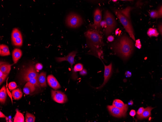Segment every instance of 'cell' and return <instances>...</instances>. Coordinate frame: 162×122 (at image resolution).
<instances>
[{
    "instance_id": "f6af8a7d",
    "label": "cell",
    "mask_w": 162,
    "mask_h": 122,
    "mask_svg": "<svg viewBox=\"0 0 162 122\" xmlns=\"http://www.w3.org/2000/svg\"><path fill=\"white\" fill-rule=\"evenodd\" d=\"M0 118H6V116L1 112L0 111Z\"/></svg>"
},
{
    "instance_id": "ab89813d",
    "label": "cell",
    "mask_w": 162,
    "mask_h": 122,
    "mask_svg": "<svg viewBox=\"0 0 162 122\" xmlns=\"http://www.w3.org/2000/svg\"><path fill=\"white\" fill-rule=\"evenodd\" d=\"M7 76L0 77V84L1 85L7 77Z\"/></svg>"
},
{
    "instance_id": "8d00e7d4",
    "label": "cell",
    "mask_w": 162,
    "mask_h": 122,
    "mask_svg": "<svg viewBox=\"0 0 162 122\" xmlns=\"http://www.w3.org/2000/svg\"><path fill=\"white\" fill-rule=\"evenodd\" d=\"M80 74L82 75H84L87 74V71L85 69H83L80 72Z\"/></svg>"
},
{
    "instance_id": "52a82bcc",
    "label": "cell",
    "mask_w": 162,
    "mask_h": 122,
    "mask_svg": "<svg viewBox=\"0 0 162 122\" xmlns=\"http://www.w3.org/2000/svg\"><path fill=\"white\" fill-rule=\"evenodd\" d=\"M51 93L52 99L55 102L63 103L67 101L68 99L66 95L61 91L52 89Z\"/></svg>"
},
{
    "instance_id": "5b68a950",
    "label": "cell",
    "mask_w": 162,
    "mask_h": 122,
    "mask_svg": "<svg viewBox=\"0 0 162 122\" xmlns=\"http://www.w3.org/2000/svg\"><path fill=\"white\" fill-rule=\"evenodd\" d=\"M105 21L106 24L105 34L107 36L113 31L116 25L114 17L108 10L106 11L105 13Z\"/></svg>"
},
{
    "instance_id": "cb8c5ba5",
    "label": "cell",
    "mask_w": 162,
    "mask_h": 122,
    "mask_svg": "<svg viewBox=\"0 0 162 122\" xmlns=\"http://www.w3.org/2000/svg\"><path fill=\"white\" fill-rule=\"evenodd\" d=\"M35 119V117L33 114L26 112L25 116L26 122H34Z\"/></svg>"
},
{
    "instance_id": "44dd1931",
    "label": "cell",
    "mask_w": 162,
    "mask_h": 122,
    "mask_svg": "<svg viewBox=\"0 0 162 122\" xmlns=\"http://www.w3.org/2000/svg\"><path fill=\"white\" fill-rule=\"evenodd\" d=\"M16 113L14 118V122H24V117L23 114L20 113L18 109L16 110Z\"/></svg>"
},
{
    "instance_id": "83f0119b",
    "label": "cell",
    "mask_w": 162,
    "mask_h": 122,
    "mask_svg": "<svg viewBox=\"0 0 162 122\" xmlns=\"http://www.w3.org/2000/svg\"><path fill=\"white\" fill-rule=\"evenodd\" d=\"M37 77L38 76L33 78L27 80V81L30 82L32 84H34L35 86L38 87L40 88V86L38 83Z\"/></svg>"
},
{
    "instance_id": "74e56055",
    "label": "cell",
    "mask_w": 162,
    "mask_h": 122,
    "mask_svg": "<svg viewBox=\"0 0 162 122\" xmlns=\"http://www.w3.org/2000/svg\"><path fill=\"white\" fill-rule=\"evenodd\" d=\"M100 25L102 27H104L105 28L106 27V24L105 21H102L101 22Z\"/></svg>"
},
{
    "instance_id": "7c38bea8",
    "label": "cell",
    "mask_w": 162,
    "mask_h": 122,
    "mask_svg": "<svg viewBox=\"0 0 162 122\" xmlns=\"http://www.w3.org/2000/svg\"><path fill=\"white\" fill-rule=\"evenodd\" d=\"M112 105L126 112L128 109V104H125L122 101L119 99L114 100L113 103Z\"/></svg>"
},
{
    "instance_id": "277c9868",
    "label": "cell",
    "mask_w": 162,
    "mask_h": 122,
    "mask_svg": "<svg viewBox=\"0 0 162 122\" xmlns=\"http://www.w3.org/2000/svg\"><path fill=\"white\" fill-rule=\"evenodd\" d=\"M67 25L70 28H74L80 26L83 23L81 17L74 13H71L68 15L66 19Z\"/></svg>"
},
{
    "instance_id": "ac0fdd59",
    "label": "cell",
    "mask_w": 162,
    "mask_h": 122,
    "mask_svg": "<svg viewBox=\"0 0 162 122\" xmlns=\"http://www.w3.org/2000/svg\"><path fill=\"white\" fill-rule=\"evenodd\" d=\"M7 94L6 88L4 85L0 90V102L2 103H4L6 98Z\"/></svg>"
},
{
    "instance_id": "d4e9b609",
    "label": "cell",
    "mask_w": 162,
    "mask_h": 122,
    "mask_svg": "<svg viewBox=\"0 0 162 122\" xmlns=\"http://www.w3.org/2000/svg\"><path fill=\"white\" fill-rule=\"evenodd\" d=\"M22 36L20 32L18 29L15 28L13 29L11 34L12 40Z\"/></svg>"
},
{
    "instance_id": "7bdbcfd3",
    "label": "cell",
    "mask_w": 162,
    "mask_h": 122,
    "mask_svg": "<svg viewBox=\"0 0 162 122\" xmlns=\"http://www.w3.org/2000/svg\"><path fill=\"white\" fill-rule=\"evenodd\" d=\"M158 29L160 34L162 36V24L159 25L158 26Z\"/></svg>"
},
{
    "instance_id": "8992f818",
    "label": "cell",
    "mask_w": 162,
    "mask_h": 122,
    "mask_svg": "<svg viewBox=\"0 0 162 122\" xmlns=\"http://www.w3.org/2000/svg\"><path fill=\"white\" fill-rule=\"evenodd\" d=\"M76 50L70 52L67 56L63 57H57L56 59L58 62L66 61L68 62L70 64L72 73V77L74 80H75L77 78V75L75 72L74 71L73 68L72 66L74 63V58L77 53Z\"/></svg>"
},
{
    "instance_id": "5bb4252c",
    "label": "cell",
    "mask_w": 162,
    "mask_h": 122,
    "mask_svg": "<svg viewBox=\"0 0 162 122\" xmlns=\"http://www.w3.org/2000/svg\"><path fill=\"white\" fill-rule=\"evenodd\" d=\"M154 108L151 106L147 107L144 109V111L141 115L137 116L138 118L141 120L148 118L151 115V111Z\"/></svg>"
},
{
    "instance_id": "ffe728a7",
    "label": "cell",
    "mask_w": 162,
    "mask_h": 122,
    "mask_svg": "<svg viewBox=\"0 0 162 122\" xmlns=\"http://www.w3.org/2000/svg\"><path fill=\"white\" fill-rule=\"evenodd\" d=\"M0 54L2 56H7L10 54L8 47L6 45H0Z\"/></svg>"
},
{
    "instance_id": "d6a6232c",
    "label": "cell",
    "mask_w": 162,
    "mask_h": 122,
    "mask_svg": "<svg viewBox=\"0 0 162 122\" xmlns=\"http://www.w3.org/2000/svg\"><path fill=\"white\" fill-rule=\"evenodd\" d=\"M43 68L42 65L40 63H37L35 65V68L37 70H41Z\"/></svg>"
},
{
    "instance_id": "c3c4849f",
    "label": "cell",
    "mask_w": 162,
    "mask_h": 122,
    "mask_svg": "<svg viewBox=\"0 0 162 122\" xmlns=\"http://www.w3.org/2000/svg\"><path fill=\"white\" fill-rule=\"evenodd\" d=\"M112 1L114 2H116V1L117 0H113Z\"/></svg>"
},
{
    "instance_id": "3957f363",
    "label": "cell",
    "mask_w": 162,
    "mask_h": 122,
    "mask_svg": "<svg viewBox=\"0 0 162 122\" xmlns=\"http://www.w3.org/2000/svg\"><path fill=\"white\" fill-rule=\"evenodd\" d=\"M114 12L126 31L132 38L135 41L134 30L130 19L119 12L118 9H115Z\"/></svg>"
},
{
    "instance_id": "6da1fadb",
    "label": "cell",
    "mask_w": 162,
    "mask_h": 122,
    "mask_svg": "<svg viewBox=\"0 0 162 122\" xmlns=\"http://www.w3.org/2000/svg\"><path fill=\"white\" fill-rule=\"evenodd\" d=\"M114 51L125 60H126L132 53L134 48L132 40L126 36H123L111 46Z\"/></svg>"
},
{
    "instance_id": "e0dca14e",
    "label": "cell",
    "mask_w": 162,
    "mask_h": 122,
    "mask_svg": "<svg viewBox=\"0 0 162 122\" xmlns=\"http://www.w3.org/2000/svg\"><path fill=\"white\" fill-rule=\"evenodd\" d=\"M22 55V51L18 48H15L12 53V57L13 62L15 63L21 57Z\"/></svg>"
},
{
    "instance_id": "4fadbf2b",
    "label": "cell",
    "mask_w": 162,
    "mask_h": 122,
    "mask_svg": "<svg viewBox=\"0 0 162 122\" xmlns=\"http://www.w3.org/2000/svg\"><path fill=\"white\" fill-rule=\"evenodd\" d=\"M35 89V85L29 82L26 83L23 89L24 92L26 95L33 92Z\"/></svg>"
},
{
    "instance_id": "f546056e",
    "label": "cell",
    "mask_w": 162,
    "mask_h": 122,
    "mask_svg": "<svg viewBox=\"0 0 162 122\" xmlns=\"http://www.w3.org/2000/svg\"><path fill=\"white\" fill-rule=\"evenodd\" d=\"M83 69L82 65L80 63H78L75 65L74 67V71L75 72L81 71Z\"/></svg>"
},
{
    "instance_id": "7402d4cb",
    "label": "cell",
    "mask_w": 162,
    "mask_h": 122,
    "mask_svg": "<svg viewBox=\"0 0 162 122\" xmlns=\"http://www.w3.org/2000/svg\"><path fill=\"white\" fill-rule=\"evenodd\" d=\"M132 9L131 7H128L126 8L123 9L118 10L119 12L130 19V12Z\"/></svg>"
},
{
    "instance_id": "603a6c76",
    "label": "cell",
    "mask_w": 162,
    "mask_h": 122,
    "mask_svg": "<svg viewBox=\"0 0 162 122\" xmlns=\"http://www.w3.org/2000/svg\"><path fill=\"white\" fill-rule=\"evenodd\" d=\"M147 34L148 36L150 37L154 36L157 37L159 35V33L156 28H151L148 29Z\"/></svg>"
},
{
    "instance_id": "b9f144b4",
    "label": "cell",
    "mask_w": 162,
    "mask_h": 122,
    "mask_svg": "<svg viewBox=\"0 0 162 122\" xmlns=\"http://www.w3.org/2000/svg\"><path fill=\"white\" fill-rule=\"evenodd\" d=\"M125 76L127 77H129L131 76V73L129 71H127L125 73Z\"/></svg>"
},
{
    "instance_id": "f35d334b",
    "label": "cell",
    "mask_w": 162,
    "mask_h": 122,
    "mask_svg": "<svg viewBox=\"0 0 162 122\" xmlns=\"http://www.w3.org/2000/svg\"><path fill=\"white\" fill-rule=\"evenodd\" d=\"M136 114L135 110H131L130 113V115L131 116L133 117L135 116Z\"/></svg>"
},
{
    "instance_id": "7dc6e473",
    "label": "cell",
    "mask_w": 162,
    "mask_h": 122,
    "mask_svg": "<svg viewBox=\"0 0 162 122\" xmlns=\"http://www.w3.org/2000/svg\"><path fill=\"white\" fill-rule=\"evenodd\" d=\"M119 29V28H118L115 30V33L116 35H117L119 33V31H118Z\"/></svg>"
},
{
    "instance_id": "9c48e42d",
    "label": "cell",
    "mask_w": 162,
    "mask_h": 122,
    "mask_svg": "<svg viewBox=\"0 0 162 122\" xmlns=\"http://www.w3.org/2000/svg\"><path fill=\"white\" fill-rule=\"evenodd\" d=\"M107 107L110 113L114 117L121 118L124 117L126 116V112L115 107L113 105H108Z\"/></svg>"
},
{
    "instance_id": "9a60e30c",
    "label": "cell",
    "mask_w": 162,
    "mask_h": 122,
    "mask_svg": "<svg viewBox=\"0 0 162 122\" xmlns=\"http://www.w3.org/2000/svg\"><path fill=\"white\" fill-rule=\"evenodd\" d=\"M46 75L45 72H42L39 74L38 76V80L40 86L42 87L47 86L46 83Z\"/></svg>"
},
{
    "instance_id": "7a4b0ae2",
    "label": "cell",
    "mask_w": 162,
    "mask_h": 122,
    "mask_svg": "<svg viewBox=\"0 0 162 122\" xmlns=\"http://www.w3.org/2000/svg\"><path fill=\"white\" fill-rule=\"evenodd\" d=\"M85 35L88 45L90 49V53L100 57L101 54V49L104 44L102 36L97 31L91 30L86 32Z\"/></svg>"
},
{
    "instance_id": "836d02e7",
    "label": "cell",
    "mask_w": 162,
    "mask_h": 122,
    "mask_svg": "<svg viewBox=\"0 0 162 122\" xmlns=\"http://www.w3.org/2000/svg\"><path fill=\"white\" fill-rule=\"evenodd\" d=\"M144 110L143 107H140L138 110L137 112V116L141 115L143 113Z\"/></svg>"
},
{
    "instance_id": "4dcf8cb0",
    "label": "cell",
    "mask_w": 162,
    "mask_h": 122,
    "mask_svg": "<svg viewBox=\"0 0 162 122\" xmlns=\"http://www.w3.org/2000/svg\"><path fill=\"white\" fill-rule=\"evenodd\" d=\"M56 80V79L52 75H49L47 77V81L49 85Z\"/></svg>"
},
{
    "instance_id": "484cf974",
    "label": "cell",
    "mask_w": 162,
    "mask_h": 122,
    "mask_svg": "<svg viewBox=\"0 0 162 122\" xmlns=\"http://www.w3.org/2000/svg\"><path fill=\"white\" fill-rule=\"evenodd\" d=\"M12 40L13 44L14 45L20 46L22 45L23 39L22 36L16 38Z\"/></svg>"
},
{
    "instance_id": "ba28073f",
    "label": "cell",
    "mask_w": 162,
    "mask_h": 122,
    "mask_svg": "<svg viewBox=\"0 0 162 122\" xmlns=\"http://www.w3.org/2000/svg\"><path fill=\"white\" fill-rule=\"evenodd\" d=\"M34 67L30 66L24 71L23 76L24 80L27 81L28 80L38 76L39 74Z\"/></svg>"
},
{
    "instance_id": "d590c367",
    "label": "cell",
    "mask_w": 162,
    "mask_h": 122,
    "mask_svg": "<svg viewBox=\"0 0 162 122\" xmlns=\"http://www.w3.org/2000/svg\"><path fill=\"white\" fill-rule=\"evenodd\" d=\"M135 46L139 49H140L141 48V45L139 39H138L136 41Z\"/></svg>"
},
{
    "instance_id": "60d3db41",
    "label": "cell",
    "mask_w": 162,
    "mask_h": 122,
    "mask_svg": "<svg viewBox=\"0 0 162 122\" xmlns=\"http://www.w3.org/2000/svg\"><path fill=\"white\" fill-rule=\"evenodd\" d=\"M114 37L112 36H109L107 38L109 42H112L114 40Z\"/></svg>"
},
{
    "instance_id": "2e32d148",
    "label": "cell",
    "mask_w": 162,
    "mask_h": 122,
    "mask_svg": "<svg viewBox=\"0 0 162 122\" xmlns=\"http://www.w3.org/2000/svg\"><path fill=\"white\" fill-rule=\"evenodd\" d=\"M11 65L4 62H0V70L5 74H8L11 69Z\"/></svg>"
},
{
    "instance_id": "ee69618b",
    "label": "cell",
    "mask_w": 162,
    "mask_h": 122,
    "mask_svg": "<svg viewBox=\"0 0 162 122\" xmlns=\"http://www.w3.org/2000/svg\"><path fill=\"white\" fill-rule=\"evenodd\" d=\"M8 74H5L0 70V77L8 76Z\"/></svg>"
},
{
    "instance_id": "30bf717a",
    "label": "cell",
    "mask_w": 162,
    "mask_h": 122,
    "mask_svg": "<svg viewBox=\"0 0 162 122\" xmlns=\"http://www.w3.org/2000/svg\"><path fill=\"white\" fill-rule=\"evenodd\" d=\"M104 81L103 84L97 89H101L107 83L110 78L112 73V64L111 63L109 65L107 66L104 64Z\"/></svg>"
},
{
    "instance_id": "e575fe53",
    "label": "cell",
    "mask_w": 162,
    "mask_h": 122,
    "mask_svg": "<svg viewBox=\"0 0 162 122\" xmlns=\"http://www.w3.org/2000/svg\"><path fill=\"white\" fill-rule=\"evenodd\" d=\"M157 11L158 15V18H162V5L159 8Z\"/></svg>"
},
{
    "instance_id": "4316f807",
    "label": "cell",
    "mask_w": 162,
    "mask_h": 122,
    "mask_svg": "<svg viewBox=\"0 0 162 122\" xmlns=\"http://www.w3.org/2000/svg\"><path fill=\"white\" fill-rule=\"evenodd\" d=\"M49 85L52 88L55 90L58 89L61 87L60 84L57 80L51 83Z\"/></svg>"
},
{
    "instance_id": "d6986e66",
    "label": "cell",
    "mask_w": 162,
    "mask_h": 122,
    "mask_svg": "<svg viewBox=\"0 0 162 122\" xmlns=\"http://www.w3.org/2000/svg\"><path fill=\"white\" fill-rule=\"evenodd\" d=\"M12 97L15 99L18 100L22 96L23 93L21 90L18 88L12 91L11 93Z\"/></svg>"
},
{
    "instance_id": "bcb514c9",
    "label": "cell",
    "mask_w": 162,
    "mask_h": 122,
    "mask_svg": "<svg viewBox=\"0 0 162 122\" xmlns=\"http://www.w3.org/2000/svg\"><path fill=\"white\" fill-rule=\"evenodd\" d=\"M133 102L132 100H130V101L128 102V104L129 105H132L133 104Z\"/></svg>"
},
{
    "instance_id": "f1b7e54d",
    "label": "cell",
    "mask_w": 162,
    "mask_h": 122,
    "mask_svg": "<svg viewBox=\"0 0 162 122\" xmlns=\"http://www.w3.org/2000/svg\"><path fill=\"white\" fill-rule=\"evenodd\" d=\"M150 17L154 19L158 18L157 11L155 10H151L149 13Z\"/></svg>"
},
{
    "instance_id": "8fae6325",
    "label": "cell",
    "mask_w": 162,
    "mask_h": 122,
    "mask_svg": "<svg viewBox=\"0 0 162 122\" xmlns=\"http://www.w3.org/2000/svg\"><path fill=\"white\" fill-rule=\"evenodd\" d=\"M101 13L100 10L97 9L94 13V23L90 24L89 26L93 28H97L100 27V23L101 21Z\"/></svg>"
},
{
    "instance_id": "1f68e13d",
    "label": "cell",
    "mask_w": 162,
    "mask_h": 122,
    "mask_svg": "<svg viewBox=\"0 0 162 122\" xmlns=\"http://www.w3.org/2000/svg\"><path fill=\"white\" fill-rule=\"evenodd\" d=\"M17 87V84L15 82H11L8 84L9 89L10 90H13L16 88Z\"/></svg>"
}]
</instances>
